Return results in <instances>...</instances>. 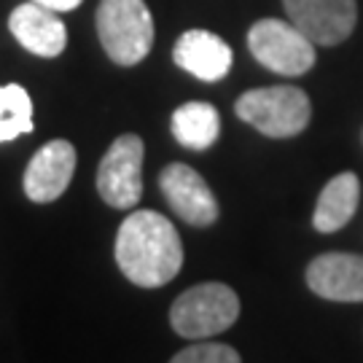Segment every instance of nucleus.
Returning <instances> with one entry per match:
<instances>
[{
  "mask_svg": "<svg viewBox=\"0 0 363 363\" xmlns=\"http://www.w3.org/2000/svg\"><path fill=\"white\" fill-rule=\"evenodd\" d=\"M172 60L175 65L183 67L186 73H191L199 81H220L232 70L234 54L229 49V43L218 38L210 30H189L181 38L175 40L172 49Z\"/></svg>",
  "mask_w": 363,
  "mask_h": 363,
  "instance_id": "obj_12",
  "label": "nucleus"
},
{
  "mask_svg": "<svg viewBox=\"0 0 363 363\" xmlns=\"http://www.w3.org/2000/svg\"><path fill=\"white\" fill-rule=\"evenodd\" d=\"M240 318V296L226 283H199L183 291L169 307V325L175 334L202 342L232 328Z\"/></svg>",
  "mask_w": 363,
  "mask_h": 363,
  "instance_id": "obj_3",
  "label": "nucleus"
},
{
  "mask_svg": "<svg viewBox=\"0 0 363 363\" xmlns=\"http://www.w3.org/2000/svg\"><path fill=\"white\" fill-rule=\"evenodd\" d=\"M283 9L288 22H294L315 46H337L347 40L358 22L355 0H283Z\"/></svg>",
  "mask_w": 363,
  "mask_h": 363,
  "instance_id": "obj_7",
  "label": "nucleus"
},
{
  "mask_svg": "<svg viewBox=\"0 0 363 363\" xmlns=\"http://www.w3.org/2000/svg\"><path fill=\"white\" fill-rule=\"evenodd\" d=\"M143 156L140 135H121L105 151L97 167V194L105 205L132 210L143 196Z\"/></svg>",
  "mask_w": 363,
  "mask_h": 363,
  "instance_id": "obj_6",
  "label": "nucleus"
},
{
  "mask_svg": "<svg viewBox=\"0 0 363 363\" xmlns=\"http://www.w3.org/2000/svg\"><path fill=\"white\" fill-rule=\"evenodd\" d=\"M358 199H361V181H358V175L355 172H339L337 178H331V181L325 183V189L318 196L312 226L323 234L339 232L355 216Z\"/></svg>",
  "mask_w": 363,
  "mask_h": 363,
  "instance_id": "obj_13",
  "label": "nucleus"
},
{
  "mask_svg": "<svg viewBox=\"0 0 363 363\" xmlns=\"http://www.w3.org/2000/svg\"><path fill=\"white\" fill-rule=\"evenodd\" d=\"M247 49L267 70L280 76H304L315 65V43L283 19L256 22L247 33Z\"/></svg>",
  "mask_w": 363,
  "mask_h": 363,
  "instance_id": "obj_5",
  "label": "nucleus"
},
{
  "mask_svg": "<svg viewBox=\"0 0 363 363\" xmlns=\"http://www.w3.org/2000/svg\"><path fill=\"white\" fill-rule=\"evenodd\" d=\"M234 113L267 138H294L307 130L312 105L298 86H264L245 91L234 103Z\"/></svg>",
  "mask_w": 363,
  "mask_h": 363,
  "instance_id": "obj_4",
  "label": "nucleus"
},
{
  "mask_svg": "<svg viewBox=\"0 0 363 363\" xmlns=\"http://www.w3.org/2000/svg\"><path fill=\"white\" fill-rule=\"evenodd\" d=\"M9 30L27 52L43 60L60 57L67 46V30L60 19V11H52L35 0L13 9L9 16Z\"/></svg>",
  "mask_w": 363,
  "mask_h": 363,
  "instance_id": "obj_10",
  "label": "nucleus"
},
{
  "mask_svg": "<svg viewBox=\"0 0 363 363\" xmlns=\"http://www.w3.org/2000/svg\"><path fill=\"white\" fill-rule=\"evenodd\" d=\"M307 286L328 301H363V256L323 253L307 267Z\"/></svg>",
  "mask_w": 363,
  "mask_h": 363,
  "instance_id": "obj_11",
  "label": "nucleus"
},
{
  "mask_svg": "<svg viewBox=\"0 0 363 363\" xmlns=\"http://www.w3.org/2000/svg\"><path fill=\"white\" fill-rule=\"evenodd\" d=\"M172 135L183 148L208 151L220 135V116L210 103H186L172 113Z\"/></svg>",
  "mask_w": 363,
  "mask_h": 363,
  "instance_id": "obj_14",
  "label": "nucleus"
},
{
  "mask_svg": "<svg viewBox=\"0 0 363 363\" xmlns=\"http://www.w3.org/2000/svg\"><path fill=\"white\" fill-rule=\"evenodd\" d=\"M159 189L167 205L189 226H210L218 220V202L205 178L189 164L172 162L159 175Z\"/></svg>",
  "mask_w": 363,
  "mask_h": 363,
  "instance_id": "obj_8",
  "label": "nucleus"
},
{
  "mask_svg": "<svg viewBox=\"0 0 363 363\" xmlns=\"http://www.w3.org/2000/svg\"><path fill=\"white\" fill-rule=\"evenodd\" d=\"M169 363H242L240 352L229 345L218 342H196L191 347L181 350Z\"/></svg>",
  "mask_w": 363,
  "mask_h": 363,
  "instance_id": "obj_16",
  "label": "nucleus"
},
{
  "mask_svg": "<svg viewBox=\"0 0 363 363\" xmlns=\"http://www.w3.org/2000/svg\"><path fill=\"white\" fill-rule=\"evenodd\" d=\"M97 35L116 65L143 62L154 46V16L145 0H100Z\"/></svg>",
  "mask_w": 363,
  "mask_h": 363,
  "instance_id": "obj_2",
  "label": "nucleus"
},
{
  "mask_svg": "<svg viewBox=\"0 0 363 363\" xmlns=\"http://www.w3.org/2000/svg\"><path fill=\"white\" fill-rule=\"evenodd\" d=\"M35 3L52 9V11H73V9L81 6V0H35Z\"/></svg>",
  "mask_w": 363,
  "mask_h": 363,
  "instance_id": "obj_17",
  "label": "nucleus"
},
{
  "mask_svg": "<svg viewBox=\"0 0 363 363\" xmlns=\"http://www.w3.org/2000/svg\"><path fill=\"white\" fill-rule=\"evenodd\" d=\"M116 264L140 288H162L183 267V242L172 220L156 210H135L116 234Z\"/></svg>",
  "mask_w": 363,
  "mask_h": 363,
  "instance_id": "obj_1",
  "label": "nucleus"
},
{
  "mask_svg": "<svg viewBox=\"0 0 363 363\" xmlns=\"http://www.w3.org/2000/svg\"><path fill=\"white\" fill-rule=\"evenodd\" d=\"M76 172V148L67 140H52L30 159L25 169V194L30 202H54L67 191Z\"/></svg>",
  "mask_w": 363,
  "mask_h": 363,
  "instance_id": "obj_9",
  "label": "nucleus"
},
{
  "mask_svg": "<svg viewBox=\"0 0 363 363\" xmlns=\"http://www.w3.org/2000/svg\"><path fill=\"white\" fill-rule=\"evenodd\" d=\"M33 132V100L25 86H0V143H9L19 135Z\"/></svg>",
  "mask_w": 363,
  "mask_h": 363,
  "instance_id": "obj_15",
  "label": "nucleus"
}]
</instances>
